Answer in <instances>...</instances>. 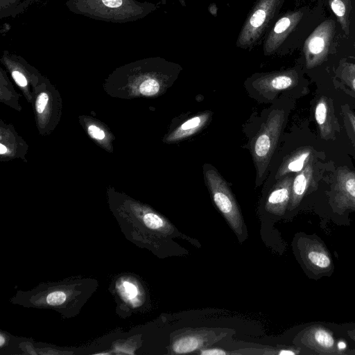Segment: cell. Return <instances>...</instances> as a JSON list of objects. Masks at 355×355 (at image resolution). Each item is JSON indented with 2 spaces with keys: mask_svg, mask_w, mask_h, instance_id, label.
Here are the masks:
<instances>
[{
  "mask_svg": "<svg viewBox=\"0 0 355 355\" xmlns=\"http://www.w3.org/2000/svg\"><path fill=\"white\" fill-rule=\"evenodd\" d=\"M335 31V21L328 19L320 23L306 38L303 51L307 69H313L320 65L326 59L334 38Z\"/></svg>",
  "mask_w": 355,
  "mask_h": 355,
  "instance_id": "cell-7",
  "label": "cell"
},
{
  "mask_svg": "<svg viewBox=\"0 0 355 355\" xmlns=\"http://www.w3.org/2000/svg\"><path fill=\"white\" fill-rule=\"evenodd\" d=\"M212 113L202 112L189 119L174 129L166 137L168 143H175L188 138L201 130L210 120Z\"/></svg>",
  "mask_w": 355,
  "mask_h": 355,
  "instance_id": "cell-12",
  "label": "cell"
},
{
  "mask_svg": "<svg viewBox=\"0 0 355 355\" xmlns=\"http://www.w3.org/2000/svg\"><path fill=\"white\" fill-rule=\"evenodd\" d=\"M298 248L300 259L308 270L322 275L332 270L330 254L319 241L306 238L300 241Z\"/></svg>",
  "mask_w": 355,
  "mask_h": 355,
  "instance_id": "cell-9",
  "label": "cell"
},
{
  "mask_svg": "<svg viewBox=\"0 0 355 355\" xmlns=\"http://www.w3.org/2000/svg\"><path fill=\"white\" fill-rule=\"evenodd\" d=\"M0 338H0V340H1L0 344H1V347L3 345V343H4V338H3V337L1 335Z\"/></svg>",
  "mask_w": 355,
  "mask_h": 355,
  "instance_id": "cell-29",
  "label": "cell"
},
{
  "mask_svg": "<svg viewBox=\"0 0 355 355\" xmlns=\"http://www.w3.org/2000/svg\"><path fill=\"white\" fill-rule=\"evenodd\" d=\"M329 4L342 30L346 35H349L352 10L351 0H329Z\"/></svg>",
  "mask_w": 355,
  "mask_h": 355,
  "instance_id": "cell-17",
  "label": "cell"
},
{
  "mask_svg": "<svg viewBox=\"0 0 355 355\" xmlns=\"http://www.w3.org/2000/svg\"><path fill=\"white\" fill-rule=\"evenodd\" d=\"M284 0H256L236 41L237 48L251 51L263 42L277 19Z\"/></svg>",
  "mask_w": 355,
  "mask_h": 355,
  "instance_id": "cell-2",
  "label": "cell"
},
{
  "mask_svg": "<svg viewBox=\"0 0 355 355\" xmlns=\"http://www.w3.org/2000/svg\"><path fill=\"white\" fill-rule=\"evenodd\" d=\"M299 74L295 69L271 72L256 73L246 80L250 89L260 97L271 100L281 92L297 85Z\"/></svg>",
  "mask_w": 355,
  "mask_h": 355,
  "instance_id": "cell-6",
  "label": "cell"
},
{
  "mask_svg": "<svg viewBox=\"0 0 355 355\" xmlns=\"http://www.w3.org/2000/svg\"><path fill=\"white\" fill-rule=\"evenodd\" d=\"M338 75L343 83L355 93V63L341 62Z\"/></svg>",
  "mask_w": 355,
  "mask_h": 355,
  "instance_id": "cell-19",
  "label": "cell"
},
{
  "mask_svg": "<svg viewBox=\"0 0 355 355\" xmlns=\"http://www.w3.org/2000/svg\"><path fill=\"white\" fill-rule=\"evenodd\" d=\"M204 175L212 199L230 227L238 235L243 233V219L226 181L214 168L206 165Z\"/></svg>",
  "mask_w": 355,
  "mask_h": 355,
  "instance_id": "cell-4",
  "label": "cell"
},
{
  "mask_svg": "<svg viewBox=\"0 0 355 355\" xmlns=\"http://www.w3.org/2000/svg\"><path fill=\"white\" fill-rule=\"evenodd\" d=\"M66 295L61 291H55L48 295L46 302L50 305H60L64 302Z\"/></svg>",
  "mask_w": 355,
  "mask_h": 355,
  "instance_id": "cell-21",
  "label": "cell"
},
{
  "mask_svg": "<svg viewBox=\"0 0 355 355\" xmlns=\"http://www.w3.org/2000/svg\"><path fill=\"white\" fill-rule=\"evenodd\" d=\"M228 354L225 350L220 348L202 349L200 351L201 355H225Z\"/></svg>",
  "mask_w": 355,
  "mask_h": 355,
  "instance_id": "cell-25",
  "label": "cell"
},
{
  "mask_svg": "<svg viewBox=\"0 0 355 355\" xmlns=\"http://www.w3.org/2000/svg\"><path fill=\"white\" fill-rule=\"evenodd\" d=\"M37 0H0V18L15 17Z\"/></svg>",
  "mask_w": 355,
  "mask_h": 355,
  "instance_id": "cell-18",
  "label": "cell"
},
{
  "mask_svg": "<svg viewBox=\"0 0 355 355\" xmlns=\"http://www.w3.org/2000/svg\"><path fill=\"white\" fill-rule=\"evenodd\" d=\"M88 133L94 139L101 140L105 138V132L94 125L88 127Z\"/></svg>",
  "mask_w": 355,
  "mask_h": 355,
  "instance_id": "cell-24",
  "label": "cell"
},
{
  "mask_svg": "<svg viewBox=\"0 0 355 355\" xmlns=\"http://www.w3.org/2000/svg\"><path fill=\"white\" fill-rule=\"evenodd\" d=\"M304 16L302 10H291L278 17L263 41L265 56L281 54L288 47Z\"/></svg>",
  "mask_w": 355,
  "mask_h": 355,
  "instance_id": "cell-5",
  "label": "cell"
},
{
  "mask_svg": "<svg viewBox=\"0 0 355 355\" xmlns=\"http://www.w3.org/2000/svg\"><path fill=\"white\" fill-rule=\"evenodd\" d=\"M312 150L309 148L299 149L290 155L279 166L276 178L301 171L311 160Z\"/></svg>",
  "mask_w": 355,
  "mask_h": 355,
  "instance_id": "cell-15",
  "label": "cell"
},
{
  "mask_svg": "<svg viewBox=\"0 0 355 355\" xmlns=\"http://www.w3.org/2000/svg\"><path fill=\"white\" fill-rule=\"evenodd\" d=\"M284 119L283 110H272L252 142L251 152L257 168V184L261 181L266 173L276 148Z\"/></svg>",
  "mask_w": 355,
  "mask_h": 355,
  "instance_id": "cell-3",
  "label": "cell"
},
{
  "mask_svg": "<svg viewBox=\"0 0 355 355\" xmlns=\"http://www.w3.org/2000/svg\"><path fill=\"white\" fill-rule=\"evenodd\" d=\"M302 342L306 346L315 349L318 353H336L335 340L331 333L324 327H313L305 331Z\"/></svg>",
  "mask_w": 355,
  "mask_h": 355,
  "instance_id": "cell-13",
  "label": "cell"
},
{
  "mask_svg": "<svg viewBox=\"0 0 355 355\" xmlns=\"http://www.w3.org/2000/svg\"><path fill=\"white\" fill-rule=\"evenodd\" d=\"M12 76L16 83L19 86L26 87L27 85L28 82L26 78L18 69L16 68L12 71Z\"/></svg>",
  "mask_w": 355,
  "mask_h": 355,
  "instance_id": "cell-23",
  "label": "cell"
},
{
  "mask_svg": "<svg viewBox=\"0 0 355 355\" xmlns=\"http://www.w3.org/2000/svg\"><path fill=\"white\" fill-rule=\"evenodd\" d=\"M168 1H171V0H160V1L162 2V4L166 3V2Z\"/></svg>",
  "mask_w": 355,
  "mask_h": 355,
  "instance_id": "cell-30",
  "label": "cell"
},
{
  "mask_svg": "<svg viewBox=\"0 0 355 355\" xmlns=\"http://www.w3.org/2000/svg\"><path fill=\"white\" fill-rule=\"evenodd\" d=\"M123 286L129 298H134L137 295V289L134 284L130 282H124Z\"/></svg>",
  "mask_w": 355,
  "mask_h": 355,
  "instance_id": "cell-26",
  "label": "cell"
},
{
  "mask_svg": "<svg viewBox=\"0 0 355 355\" xmlns=\"http://www.w3.org/2000/svg\"><path fill=\"white\" fill-rule=\"evenodd\" d=\"M65 6L73 14L115 24L144 19L158 8L154 3L139 0H67Z\"/></svg>",
  "mask_w": 355,
  "mask_h": 355,
  "instance_id": "cell-1",
  "label": "cell"
},
{
  "mask_svg": "<svg viewBox=\"0 0 355 355\" xmlns=\"http://www.w3.org/2000/svg\"><path fill=\"white\" fill-rule=\"evenodd\" d=\"M207 334L190 333L174 339L171 350L174 354H187L193 352L204 345Z\"/></svg>",
  "mask_w": 355,
  "mask_h": 355,
  "instance_id": "cell-16",
  "label": "cell"
},
{
  "mask_svg": "<svg viewBox=\"0 0 355 355\" xmlns=\"http://www.w3.org/2000/svg\"><path fill=\"white\" fill-rule=\"evenodd\" d=\"M293 177L286 175L273 187L265 204L266 210L277 216L284 214L291 199Z\"/></svg>",
  "mask_w": 355,
  "mask_h": 355,
  "instance_id": "cell-11",
  "label": "cell"
},
{
  "mask_svg": "<svg viewBox=\"0 0 355 355\" xmlns=\"http://www.w3.org/2000/svg\"><path fill=\"white\" fill-rule=\"evenodd\" d=\"M314 116L320 137L325 140L334 139L337 123L330 98L321 96L318 100L314 108Z\"/></svg>",
  "mask_w": 355,
  "mask_h": 355,
  "instance_id": "cell-10",
  "label": "cell"
},
{
  "mask_svg": "<svg viewBox=\"0 0 355 355\" xmlns=\"http://www.w3.org/2000/svg\"><path fill=\"white\" fill-rule=\"evenodd\" d=\"M277 354L279 355H293V354H296L297 352H295L294 350L293 349H280Z\"/></svg>",
  "mask_w": 355,
  "mask_h": 355,
  "instance_id": "cell-27",
  "label": "cell"
},
{
  "mask_svg": "<svg viewBox=\"0 0 355 355\" xmlns=\"http://www.w3.org/2000/svg\"><path fill=\"white\" fill-rule=\"evenodd\" d=\"M7 152V148L3 144H0V153L1 155L6 153Z\"/></svg>",
  "mask_w": 355,
  "mask_h": 355,
  "instance_id": "cell-28",
  "label": "cell"
},
{
  "mask_svg": "<svg viewBox=\"0 0 355 355\" xmlns=\"http://www.w3.org/2000/svg\"><path fill=\"white\" fill-rule=\"evenodd\" d=\"M49 97L45 92H42L37 97L35 106L38 113H42L48 103Z\"/></svg>",
  "mask_w": 355,
  "mask_h": 355,
  "instance_id": "cell-22",
  "label": "cell"
},
{
  "mask_svg": "<svg viewBox=\"0 0 355 355\" xmlns=\"http://www.w3.org/2000/svg\"><path fill=\"white\" fill-rule=\"evenodd\" d=\"M331 199L340 210H355V172L345 166L336 171Z\"/></svg>",
  "mask_w": 355,
  "mask_h": 355,
  "instance_id": "cell-8",
  "label": "cell"
},
{
  "mask_svg": "<svg viewBox=\"0 0 355 355\" xmlns=\"http://www.w3.org/2000/svg\"><path fill=\"white\" fill-rule=\"evenodd\" d=\"M313 168L312 160L293 178L291 199L288 209L291 211L296 208L306 194L313 180Z\"/></svg>",
  "mask_w": 355,
  "mask_h": 355,
  "instance_id": "cell-14",
  "label": "cell"
},
{
  "mask_svg": "<svg viewBox=\"0 0 355 355\" xmlns=\"http://www.w3.org/2000/svg\"><path fill=\"white\" fill-rule=\"evenodd\" d=\"M342 115L349 137L355 146V113L345 105L342 106Z\"/></svg>",
  "mask_w": 355,
  "mask_h": 355,
  "instance_id": "cell-20",
  "label": "cell"
}]
</instances>
